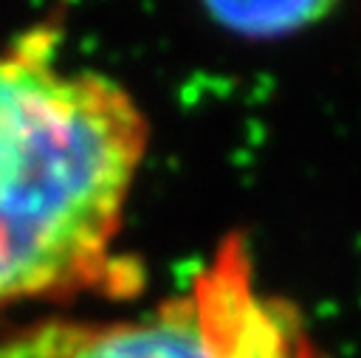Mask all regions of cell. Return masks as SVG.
Segmentation results:
<instances>
[{"mask_svg":"<svg viewBox=\"0 0 361 358\" xmlns=\"http://www.w3.org/2000/svg\"><path fill=\"white\" fill-rule=\"evenodd\" d=\"M144 147L133 96L62 68L51 28L0 48V307L133 282L113 242Z\"/></svg>","mask_w":361,"mask_h":358,"instance_id":"obj_1","label":"cell"},{"mask_svg":"<svg viewBox=\"0 0 361 358\" xmlns=\"http://www.w3.org/2000/svg\"><path fill=\"white\" fill-rule=\"evenodd\" d=\"M3 358H313L293 310L259 290L248 248L228 237L189 290L116 324H45Z\"/></svg>","mask_w":361,"mask_h":358,"instance_id":"obj_2","label":"cell"},{"mask_svg":"<svg viewBox=\"0 0 361 358\" xmlns=\"http://www.w3.org/2000/svg\"><path fill=\"white\" fill-rule=\"evenodd\" d=\"M327 11L322 3H220L212 14L231 31L245 37H279L319 20Z\"/></svg>","mask_w":361,"mask_h":358,"instance_id":"obj_3","label":"cell"},{"mask_svg":"<svg viewBox=\"0 0 361 358\" xmlns=\"http://www.w3.org/2000/svg\"><path fill=\"white\" fill-rule=\"evenodd\" d=\"M0 358H3V352H0Z\"/></svg>","mask_w":361,"mask_h":358,"instance_id":"obj_4","label":"cell"}]
</instances>
